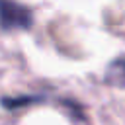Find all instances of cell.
Segmentation results:
<instances>
[{"instance_id": "6da1fadb", "label": "cell", "mask_w": 125, "mask_h": 125, "mask_svg": "<svg viewBox=\"0 0 125 125\" xmlns=\"http://www.w3.org/2000/svg\"><path fill=\"white\" fill-rule=\"evenodd\" d=\"M33 23V14L27 6L18 4L16 0H0V27L10 29H27Z\"/></svg>"}, {"instance_id": "7a4b0ae2", "label": "cell", "mask_w": 125, "mask_h": 125, "mask_svg": "<svg viewBox=\"0 0 125 125\" xmlns=\"http://www.w3.org/2000/svg\"><path fill=\"white\" fill-rule=\"evenodd\" d=\"M104 82L111 86H125V59L123 57L109 62V66L105 68Z\"/></svg>"}]
</instances>
